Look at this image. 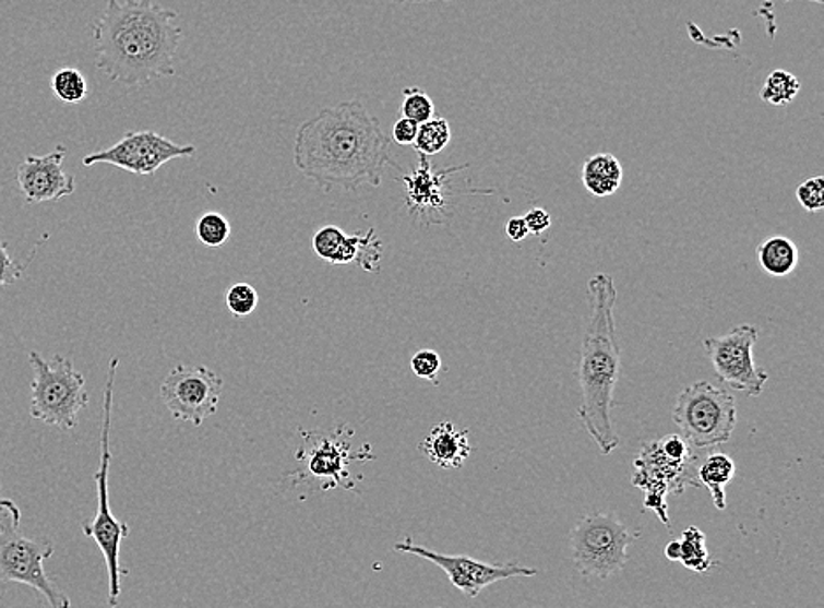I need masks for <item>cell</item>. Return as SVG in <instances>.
Masks as SVG:
<instances>
[{"label": "cell", "mask_w": 824, "mask_h": 608, "mask_svg": "<svg viewBox=\"0 0 824 608\" xmlns=\"http://www.w3.org/2000/svg\"><path fill=\"white\" fill-rule=\"evenodd\" d=\"M586 296L589 315L582 336L578 366L582 400L577 414L601 454L608 455L621 443L612 424L613 391L621 374V348L613 319L618 290L612 276L607 273L593 276Z\"/></svg>", "instance_id": "obj_3"}, {"label": "cell", "mask_w": 824, "mask_h": 608, "mask_svg": "<svg viewBox=\"0 0 824 608\" xmlns=\"http://www.w3.org/2000/svg\"><path fill=\"white\" fill-rule=\"evenodd\" d=\"M757 261L766 275L786 278L797 270L800 255L795 241L784 236H772L757 247Z\"/></svg>", "instance_id": "obj_20"}, {"label": "cell", "mask_w": 824, "mask_h": 608, "mask_svg": "<svg viewBox=\"0 0 824 608\" xmlns=\"http://www.w3.org/2000/svg\"><path fill=\"white\" fill-rule=\"evenodd\" d=\"M194 145H176L154 131L126 132L122 140L97 154L86 155L83 166L109 164L138 176H152L169 160L192 157Z\"/></svg>", "instance_id": "obj_12"}, {"label": "cell", "mask_w": 824, "mask_h": 608, "mask_svg": "<svg viewBox=\"0 0 824 608\" xmlns=\"http://www.w3.org/2000/svg\"><path fill=\"white\" fill-rule=\"evenodd\" d=\"M410 368L417 379L438 383V377L443 370L442 356L431 348H423L411 357Z\"/></svg>", "instance_id": "obj_29"}, {"label": "cell", "mask_w": 824, "mask_h": 608, "mask_svg": "<svg viewBox=\"0 0 824 608\" xmlns=\"http://www.w3.org/2000/svg\"><path fill=\"white\" fill-rule=\"evenodd\" d=\"M468 164L459 167H449L442 171H434L428 157L419 155V166L414 171L403 172L399 180L406 186V207L415 222H422L426 226L442 224L443 215L449 207V176L463 171Z\"/></svg>", "instance_id": "obj_14"}, {"label": "cell", "mask_w": 824, "mask_h": 608, "mask_svg": "<svg viewBox=\"0 0 824 608\" xmlns=\"http://www.w3.org/2000/svg\"><path fill=\"white\" fill-rule=\"evenodd\" d=\"M226 305L232 315L243 319L252 315L259 305L258 290L252 285L236 284L229 287L226 293Z\"/></svg>", "instance_id": "obj_27"}, {"label": "cell", "mask_w": 824, "mask_h": 608, "mask_svg": "<svg viewBox=\"0 0 824 608\" xmlns=\"http://www.w3.org/2000/svg\"><path fill=\"white\" fill-rule=\"evenodd\" d=\"M28 362L34 371L31 394V417L46 426L62 431H73L77 417L91 402L86 380L73 362L62 356L51 361L37 351H28Z\"/></svg>", "instance_id": "obj_7"}, {"label": "cell", "mask_w": 824, "mask_h": 608, "mask_svg": "<svg viewBox=\"0 0 824 608\" xmlns=\"http://www.w3.org/2000/svg\"><path fill=\"white\" fill-rule=\"evenodd\" d=\"M452 140L451 123L445 118H431L429 122L420 123L415 138V150L423 157L442 154Z\"/></svg>", "instance_id": "obj_22"}, {"label": "cell", "mask_w": 824, "mask_h": 608, "mask_svg": "<svg viewBox=\"0 0 824 608\" xmlns=\"http://www.w3.org/2000/svg\"><path fill=\"white\" fill-rule=\"evenodd\" d=\"M506 236H509L512 241H515V243L523 241V239H526L527 236H529V230H527L524 217H512L506 222Z\"/></svg>", "instance_id": "obj_34"}, {"label": "cell", "mask_w": 824, "mask_h": 608, "mask_svg": "<svg viewBox=\"0 0 824 608\" xmlns=\"http://www.w3.org/2000/svg\"><path fill=\"white\" fill-rule=\"evenodd\" d=\"M51 92L62 103L77 104L86 99L88 83L77 69L63 68L51 76Z\"/></svg>", "instance_id": "obj_24"}, {"label": "cell", "mask_w": 824, "mask_h": 608, "mask_svg": "<svg viewBox=\"0 0 824 608\" xmlns=\"http://www.w3.org/2000/svg\"><path fill=\"white\" fill-rule=\"evenodd\" d=\"M419 451L440 468L457 469L466 463L474 446L468 429L455 428L452 422H440L420 442Z\"/></svg>", "instance_id": "obj_17"}, {"label": "cell", "mask_w": 824, "mask_h": 608, "mask_svg": "<svg viewBox=\"0 0 824 608\" xmlns=\"http://www.w3.org/2000/svg\"><path fill=\"white\" fill-rule=\"evenodd\" d=\"M705 452L676 433L644 443L640 449L631 484L645 492V509L654 510L662 524L670 526L667 496L682 494L688 486L700 487L696 469Z\"/></svg>", "instance_id": "obj_4"}, {"label": "cell", "mask_w": 824, "mask_h": 608, "mask_svg": "<svg viewBox=\"0 0 824 608\" xmlns=\"http://www.w3.org/2000/svg\"><path fill=\"white\" fill-rule=\"evenodd\" d=\"M636 536L616 515H584L570 535L573 564L584 577L618 575L626 568L628 549Z\"/></svg>", "instance_id": "obj_9"}, {"label": "cell", "mask_w": 824, "mask_h": 608, "mask_svg": "<svg viewBox=\"0 0 824 608\" xmlns=\"http://www.w3.org/2000/svg\"><path fill=\"white\" fill-rule=\"evenodd\" d=\"M624 171L616 155L596 154L587 158L582 167V183L595 198H608L618 192Z\"/></svg>", "instance_id": "obj_18"}, {"label": "cell", "mask_w": 824, "mask_h": 608, "mask_svg": "<svg viewBox=\"0 0 824 608\" xmlns=\"http://www.w3.org/2000/svg\"><path fill=\"white\" fill-rule=\"evenodd\" d=\"M25 273V266L20 264L16 259L11 258L8 245L0 241V289L13 285L22 278Z\"/></svg>", "instance_id": "obj_31"}, {"label": "cell", "mask_w": 824, "mask_h": 608, "mask_svg": "<svg viewBox=\"0 0 824 608\" xmlns=\"http://www.w3.org/2000/svg\"><path fill=\"white\" fill-rule=\"evenodd\" d=\"M19 506L0 500V584L13 582L36 589L51 608H71V599L48 577L45 561L53 555L46 538H28L20 532Z\"/></svg>", "instance_id": "obj_5"}, {"label": "cell", "mask_w": 824, "mask_h": 608, "mask_svg": "<svg viewBox=\"0 0 824 608\" xmlns=\"http://www.w3.org/2000/svg\"><path fill=\"white\" fill-rule=\"evenodd\" d=\"M417 2H420V0H417Z\"/></svg>", "instance_id": "obj_35"}, {"label": "cell", "mask_w": 824, "mask_h": 608, "mask_svg": "<svg viewBox=\"0 0 824 608\" xmlns=\"http://www.w3.org/2000/svg\"><path fill=\"white\" fill-rule=\"evenodd\" d=\"M178 13L154 0H108L94 23L95 65L123 86H145L176 74L183 39Z\"/></svg>", "instance_id": "obj_2"}, {"label": "cell", "mask_w": 824, "mask_h": 608, "mask_svg": "<svg viewBox=\"0 0 824 608\" xmlns=\"http://www.w3.org/2000/svg\"><path fill=\"white\" fill-rule=\"evenodd\" d=\"M294 164L325 192L380 187L387 166L402 171L382 123L361 100L320 109L302 123L294 141Z\"/></svg>", "instance_id": "obj_1"}, {"label": "cell", "mask_w": 824, "mask_h": 608, "mask_svg": "<svg viewBox=\"0 0 824 608\" xmlns=\"http://www.w3.org/2000/svg\"><path fill=\"white\" fill-rule=\"evenodd\" d=\"M195 235L199 241L210 248H220L230 238V224L224 215L207 212L198 218Z\"/></svg>", "instance_id": "obj_25"}, {"label": "cell", "mask_w": 824, "mask_h": 608, "mask_svg": "<svg viewBox=\"0 0 824 608\" xmlns=\"http://www.w3.org/2000/svg\"><path fill=\"white\" fill-rule=\"evenodd\" d=\"M677 561L684 564L688 570L696 573L708 572L712 568L710 555L707 549V536L696 526L684 529L677 540Z\"/></svg>", "instance_id": "obj_21"}, {"label": "cell", "mask_w": 824, "mask_h": 608, "mask_svg": "<svg viewBox=\"0 0 824 608\" xmlns=\"http://www.w3.org/2000/svg\"><path fill=\"white\" fill-rule=\"evenodd\" d=\"M417 132H419V123L411 122L408 118L402 117L392 127V140L396 141L397 145H414Z\"/></svg>", "instance_id": "obj_32"}, {"label": "cell", "mask_w": 824, "mask_h": 608, "mask_svg": "<svg viewBox=\"0 0 824 608\" xmlns=\"http://www.w3.org/2000/svg\"><path fill=\"white\" fill-rule=\"evenodd\" d=\"M797 199L800 206L809 213L821 212L824 207V178L814 176L797 187Z\"/></svg>", "instance_id": "obj_30"}, {"label": "cell", "mask_w": 824, "mask_h": 608, "mask_svg": "<svg viewBox=\"0 0 824 608\" xmlns=\"http://www.w3.org/2000/svg\"><path fill=\"white\" fill-rule=\"evenodd\" d=\"M671 419L685 442L708 451L730 442L737 426V402L728 389L694 382L680 391Z\"/></svg>", "instance_id": "obj_8"}, {"label": "cell", "mask_w": 824, "mask_h": 608, "mask_svg": "<svg viewBox=\"0 0 824 608\" xmlns=\"http://www.w3.org/2000/svg\"><path fill=\"white\" fill-rule=\"evenodd\" d=\"M343 434L336 433L334 437L327 434H304L313 443H307V451H302L301 457L307 461L308 474L311 477L324 478L327 480V489L333 486H343V478L348 477L347 464L348 443H343Z\"/></svg>", "instance_id": "obj_16"}, {"label": "cell", "mask_w": 824, "mask_h": 608, "mask_svg": "<svg viewBox=\"0 0 824 608\" xmlns=\"http://www.w3.org/2000/svg\"><path fill=\"white\" fill-rule=\"evenodd\" d=\"M343 238H345V233L339 227H320L315 235H313V238H311V248H313V252L322 261L333 264L334 258H336V253H338L339 247H342Z\"/></svg>", "instance_id": "obj_28"}, {"label": "cell", "mask_w": 824, "mask_h": 608, "mask_svg": "<svg viewBox=\"0 0 824 608\" xmlns=\"http://www.w3.org/2000/svg\"><path fill=\"white\" fill-rule=\"evenodd\" d=\"M733 460L725 452H705L696 469L700 487H707L717 510L726 509L725 487L733 480Z\"/></svg>", "instance_id": "obj_19"}, {"label": "cell", "mask_w": 824, "mask_h": 608, "mask_svg": "<svg viewBox=\"0 0 824 608\" xmlns=\"http://www.w3.org/2000/svg\"><path fill=\"white\" fill-rule=\"evenodd\" d=\"M800 88H802V85L795 74L783 71V69H775L774 73L768 74L765 80L762 99L772 104V106H788L797 99Z\"/></svg>", "instance_id": "obj_23"}, {"label": "cell", "mask_w": 824, "mask_h": 608, "mask_svg": "<svg viewBox=\"0 0 824 608\" xmlns=\"http://www.w3.org/2000/svg\"><path fill=\"white\" fill-rule=\"evenodd\" d=\"M402 114L403 117L419 126L429 122L431 118H434L433 99L419 86H408L403 91Z\"/></svg>", "instance_id": "obj_26"}, {"label": "cell", "mask_w": 824, "mask_h": 608, "mask_svg": "<svg viewBox=\"0 0 824 608\" xmlns=\"http://www.w3.org/2000/svg\"><path fill=\"white\" fill-rule=\"evenodd\" d=\"M68 148L57 146L53 152L43 157L28 155L16 171V181L27 204L50 203L74 194L76 181L74 176L63 171V158Z\"/></svg>", "instance_id": "obj_15"}, {"label": "cell", "mask_w": 824, "mask_h": 608, "mask_svg": "<svg viewBox=\"0 0 824 608\" xmlns=\"http://www.w3.org/2000/svg\"><path fill=\"white\" fill-rule=\"evenodd\" d=\"M524 222H526L527 230L529 235L540 236L552 226V218H550L549 212L544 207H533L524 215Z\"/></svg>", "instance_id": "obj_33"}, {"label": "cell", "mask_w": 824, "mask_h": 608, "mask_svg": "<svg viewBox=\"0 0 824 608\" xmlns=\"http://www.w3.org/2000/svg\"><path fill=\"white\" fill-rule=\"evenodd\" d=\"M394 550L417 556V558L426 559V561L437 564L438 568H442L452 586L463 591L464 595L469 596V598H477L480 591L492 586L495 582L514 577H535L538 573L536 568L523 567V564L517 563L491 564L469 558V556L440 555L434 550L417 546L410 536L397 541Z\"/></svg>", "instance_id": "obj_13"}, {"label": "cell", "mask_w": 824, "mask_h": 608, "mask_svg": "<svg viewBox=\"0 0 824 608\" xmlns=\"http://www.w3.org/2000/svg\"><path fill=\"white\" fill-rule=\"evenodd\" d=\"M756 342L757 327L751 324L735 325L721 336L703 339V350L717 379L751 397L760 396L768 382V373L757 368L752 357Z\"/></svg>", "instance_id": "obj_10"}, {"label": "cell", "mask_w": 824, "mask_h": 608, "mask_svg": "<svg viewBox=\"0 0 824 608\" xmlns=\"http://www.w3.org/2000/svg\"><path fill=\"white\" fill-rule=\"evenodd\" d=\"M118 357L109 361L108 380L104 389L103 403V428H100V463L95 472L94 480L97 484V514L92 523L83 524V533L94 538L95 544L103 552L106 568H108V604L117 607L120 593H122V575L126 570L120 567V547L123 538L129 536V526L118 521L109 506V463H111V449H109V431H111V412H114L115 379H117Z\"/></svg>", "instance_id": "obj_6"}, {"label": "cell", "mask_w": 824, "mask_h": 608, "mask_svg": "<svg viewBox=\"0 0 824 608\" xmlns=\"http://www.w3.org/2000/svg\"><path fill=\"white\" fill-rule=\"evenodd\" d=\"M224 380L204 366L178 365L169 371L160 397L172 419L190 422L195 428L217 414Z\"/></svg>", "instance_id": "obj_11"}]
</instances>
